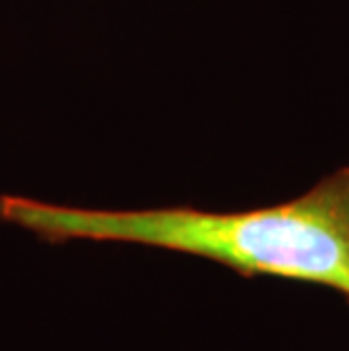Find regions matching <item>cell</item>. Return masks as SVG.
<instances>
[{
    "instance_id": "obj_1",
    "label": "cell",
    "mask_w": 349,
    "mask_h": 351,
    "mask_svg": "<svg viewBox=\"0 0 349 351\" xmlns=\"http://www.w3.org/2000/svg\"><path fill=\"white\" fill-rule=\"evenodd\" d=\"M0 222L50 245H139L204 258L243 276L329 288L349 300V166L268 206L100 208L0 195Z\"/></svg>"
}]
</instances>
